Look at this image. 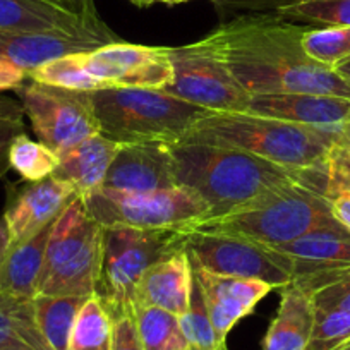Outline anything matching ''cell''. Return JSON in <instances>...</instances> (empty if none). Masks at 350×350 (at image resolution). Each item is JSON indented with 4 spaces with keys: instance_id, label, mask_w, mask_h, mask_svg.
<instances>
[{
    "instance_id": "c3c4849f",
    "label": "cell",
    "mask_w": 350,
    "mask_h": 350,
    "mask_svg": "<svg viewBox=\"0 0 350 350\" xmlns=\"http://www.w3.org/2000/svg\"><path fill=\"white\" fill-rule=\"evenodd\" d=\"M2 105H4V103L0 102V117H2V116H5V113H9V112H5V110H4V107H2Z\"/></svg>"
},
{
    "instance_id": "8d00e7d4",
    "label": "cell",
    "mask_w": 350,
    "mask_h": 350,
    "mask_svg": "<svg viewBox=\"0 0 350 350\" xmlns=\"http://www.w3.org/2000/svg\"><path fill=\"white\" fill-rule=\"evenodd\" d=\"M23 133H25V124L19 116H12L9 112L0 117V177H4L11 168L9 151L16 137Z\"/></svg>"
},
{
    "instance_id": "e575fe53",
    "label": "cell",
    "mask_w": 350,
    "mask_h": 350,
    "mask_svg": "<svg viewBox=\"0 0 350 350\" xmlns=\"http://www.w3.org/2000/svg\"><path fill=\"white\" fill-rule=\"evenodd\" d=\"M215 8L225 14H277L278 11L297 4L299 0H211Z\"/></svg>"
},
{
    "instance_id": "7c38bea8",
    "label": "cell",
    "mask_w": 350,
    "mask_h": 350,
    "mask_svg": "<svg viewBox=\"0 0 350 350\" xmlns=\"http://www.w3.org/2000/svg\"><path fill=\"white\" fill-rule=\"evenodd\" d=\"M90 76L102 90L165 88L172 81L168 46H146L122 40L81 53Z\"/></svg>"
},
{
    "instance_id": "83f0119b",
    "label": "cell",
    "mask_w": 350,
    "mask_h": 350,
    "mask_svg": "<svg viewBox=\"0 0 350 350\" xmlns=\"http://www.w3.org/2000/svg\"><path fill=\"white\" fill-rule=\"evenodd\" d=\"M59 154L40 141H33L23 133L12 143L9 151L11 168H14L26 183H38L46 179L59 167Z\"/></svg>"
},
{
    "instance_id": "ee69618b",
    "label": "cell",
    "mask_w": 350,
    "mask_h": 350,
    "mask_svg": "<svg viewBox=\"0 0 350 350\" xmlns=\"http://www.w3.org/2000/svg\"><path fill=\"white\" fill-rule=\"evenodd\" d=\"M338 144L340 146H350V112L347 116V119L343 120L342 126H340Z\"/></svg>"
},
{
    "instance_id": "9c48e42d",
    "label": "cell",
    "mask_w": 350,
    "mask_h": 350,
    "mask_svg": "<svg viewBox=\"0 0 350 350\" xmlns=\"http://www.w3.org/2000/svg\"><path fill=\"white\" fill-rule=\"evenodd\" d=\"M186 251L196 267L224 277L249 278L285 288L292 284V261L270 245L211 228L186 232Z\"/></svg>"
},
{
    "instance_id": "2e32d148",
    "label": "cell",
    "mask_w": 350,
    "mask_h": 350,
    "mask_svg": "<svg viewBox=\"0 0 350 350\" xmlns=\"http://www.w3.org/2000/svg\"><path fill=\"white\" fill-rule=\"evenodd\" d=\"M177 187L168 143L122 144L103 183V191L150 194Z\"/></svg>"
},
{
    "instance_id": "7dc6e473",
    "label": "cell",
    "mask_w": 350,
    "mask_h": 350,
    "mask_svg": "<svg viewBox=\"0 0 350 350\" xmlns=\"http://www.w3.org/2000/svg\"><path fill=\"white\" fill-rule=\"evenodd\" d=\"M131 2H133L134 5H137V8H144L143 0H131Z\"/></svg>"
},
{
    "instance_id": "f907efd6",
    "label": "cell",
    "mask_w": 350,
    "mask_h": 350,
    "mask_svg": "<svg viewBox=\"0 0 350 350\" xmlns=\"http://www.w3.org/2000/svg\"><path fill=\"white\" fill-rule=\"evenodd\" d=\"M186 350H200V349H196V347H191V345H189Z\"/></svg>"
},
{
    "instance_id": "e0dca14e",
    "label": "cell",
    "mask_w": 350,
    "mask_h": 350,
    "mask_svg": "<svg viewBox=\"0 0 350 350\" xmlns=\"http://www.w3.org/2000/svg\"><path fill=\"white\" fill-rule=\"evenodd\" d=\"M191 267L203 292L218 343L221 349H227V335L230 329L242 318L251 314L252 309L273 291V287L259 280L211 273L193 262Z\"/></svg>"
},
{
    "instance_id": "44dd1931",
    "label": "cell",
    "mask_w": 350,
    "mask_h": 350,
    "mask_svg": "<svg viewBox=\"0 0 350 350\" xmlns=\"http://www.w3.org/2000/svg\"><path fill=\"white\" fill-rule=\"evenodd\" d=\"M107 45L100 38L59 35V33L0 31V59L26 70L36 69L50 60L77 52H90Z\"/></svg>"
},
{
    "instance_id": "52a82bcc",
    "label": "cell",
    "mask_w": 350,
    "mask_h": 350,
    "mask_svg": "<svg viewBox=\"0 0 350 350\" xmlns=\"http://www.w3.org/2000/svg\"><path fill=\"white\" fill-rule=\"evenodd\" d=\"M103 261L96 292L110 318L133 311L143 275L161 259L186 249V232L103 227Z\"/></svg>"
},
{
    "instance_id": "bcb514c9",
    "label": "cell",
    "mask_w": 350,
    "mask_h": 350,
    "mask_svg": "<svg viewBox=\"0 0 350 350\" xmlns=\"http://www.w3.org/2000/svg\"><path fill=\"white\" fill-rule=\"evenodd\" d=\"M184 2H189V0H143L144 8H150V5H153V4L177 5V4H184Z\"/></svg>"
},
{
    "instance_id": "3957f363",
    "label": "cell",
    "mask_w": 350,
    "mask_h": 350,
    "mask_svg": "<svg viewBox=\"0 0 350 350\" xmlns=\"http://www.w3.org/2000/svg\"><path fill=\"white\" fill-rule=\"evenodd\" d=\"M340 127H312L249 112H210L183 141L237 148L295 172L325 167Z\"/></svg>"
},
{
    "instance_id": "d4e9b609",
    "label": "cell",
    "mask_w": 350,
    "mask_h": 350,
    "mask_svg": "<svg viewBox=\"0 0 350 350\" xmlns=\"http://www.w3.org/2000/svg\"><path fill=\"white\" fill-rule=\"evenodd\" d=\"M90 297H84V295H36L33 299L36 325L50 349L69 350L74 323H76L81 308Z\"/></svg>"
},
{
    "instance_id": "7402d4cb",
    "label": "cell",
    "mask_w": 350,
    "mask_h": 350,
    "mask_svg": "<svg viewBox=\"0 0 350 350\" xmlns=\"http://www.w3.org/2000/svg\"><path fill=\"white\" fill-rule=\"evenodd\" d=\"M282 291L280 308L268 328L262 350H306L314 325V306L294 284Z\"/></svg>"
},
{
    "instance_id": "8992f818",
    "label": "cell",
    "mask_w": 350,
    "mask_h": 350,
    "mask_svg": "<svg viewBox=\"0 0 350 350\" xmlns=\"http://www.w3.org/2000/svg\"><path fill=\"white\" fill-rule=\"evenodd\" d=\"M103 232L79 196L53 224L45 251L38 295H84L96 292L103 261Z\"/></svg>"
},
{
    "instance_id": "681fc988",
    "label": "cell",
    "mask_w": 350,
    "mask_h": 350,
    "mask_svg": "<svg viewBox=\"0 0 350 350\" xmlns=\"http://www.w3.org/2000/svg\"><path fill=\"white\" fill-rule=\"evenodd\" d=\"M340 350H350V343H347V345H343Z\"/></svg>"
},
{
    "instance_id": "f1b7e54d",
    "label": "cell",
    "mask_w": 350,
    "mask_h": 350,
    "mask_svg": "<svg viewBox=\"0 0 350 350\" xmlns=\"http://www.w3.org/2000/svg\"><path fill=\"white\" fill-rule=\"evenodd\" d=\"M81 53L83 52L69 53L60 59L50 60V62L29 70L28 77L36 83L66 88V90H74V92H100L102 88L83 66Z\"/></svg>"
},
{
    "instance_id": "60d3db41",
    "label": "cell",
    "mask_w": 350,
    "mask_h": 350,
    "mask_svg": "<svg viewBox=\"0 0 350 350\" xmlns=\"http://www.w3.org/2000/svg\"><path fill=\"white\" fill-rule=\"evenodd\" d=\"M347 187V189H350V172L345 170L343 167H340V165H336L335 161H332L328 158V163H326V189H325V194L326 191L329 189V187Z\"/></svg>"
},
{
    "instance_id": "ba28073f",
    "label": "cell",
    "mask_w": 350,
    "mask_h": 350,
    "mask_svg": "<svg viewBox=\"0 0 350 350\" xmlns=\"http://www.w3.org/2000/svg\"><path fill=\"white\" fill-rule=\"evenodd\" d=\"M81 200L88 215L102 227L189 232L210 215L201 198L179 186L150 194L100 189Z\"/></svg>"
},
{
    "instance_id": "f35d334b",
    "label": "cell",
    "mask_w": 350,
    "mask_h": 350,
    "mask_svg": "<svg viewBox=\"0 0 350 350\" xmlns=\"http://www.w3.org/2000/svg\"><path fill=\"white\" fill-rule=\"evenodd\" d=\"M26 77H28V74L21 67L14 66V64L5 59H0V92L18 90L19 86L25 84Z\"/></svg>"
},
{
    "instance_id": "d6a6232c",
    "label": "cell",
    "mask_w": 350,
    "mask_h": 350,
    "mask_svg": "<svg viewBox=\"0 0 350 350\" xmlns=\"http://www.w3.org/2000/svg\"><path fill=\"white\" fill-rule=\"evenodd\" d=\"M347 343H350L349 312L314 311V325L306 350H340Z\"/></svg>"
},
{
    "instance_id": "9a60e30c",
    "label": "cell",
    "mask_w": 350,
    "mask_h": 350,
    "mask_svg": "<svg viewBox=\"0 0 350 350\" xmlns=\"http://www.w3.org/2000/svg\"><path fill=\"white\" fill-rule=\"evenodd\" d=\"M0 31L59 33L100 38L107 43L119 42L109 26L90 25L66 0H0Z\"/></svg>"
},
{
    "instance_id": "836d02e7",
    "label": "cell",
    "mask_w": 350,
    "mask_h": 350,
    "mask_svg": "<svg viewBox=\"0 0 350 350\" xmlns=\"http://www.w3.org/2000/svg\"><path fill=\"white\" fill-rule=\"evenodd\" d=\"M309 297L314 311H340L350 314V273L326 287L318 288Z\"/></svg>"
},
{
    "instance_id": "7a4b0ae2",
    "label": "cell",
    "mask_w": 350,
    "mask_h": 350,
    "mask_svg": "<svg viewBox=\"0 0 350 350\" xmlns=\"http://www.w3.org/2000/svg\"><path fill=\"white\" fill-rule=\"evenodd\" d=\"M168 150L177 186L208 204V218L234 213L278 187L301 180L304 174L237 148L177 141L168 144Z\"/></svg>"
},
{
    "instance_id": "ab89813d",
    "label": "cell",
    "mask_w": 350,
    "mask_h": 350,
    "mask_svg": "<svg viewBox=\"0 0 350 350\" xmlns=\"http://www.w3.org/2000/svg\"><path fill=\"white\" fill-rule=\"evenodd\" d=\"M67 4L90 25L96 26V28H107V23L100 18V12L96 9L95 0H66Z\"/></svg>"
},
{
    "instance_id": "ffe728a7",
    "label": "cell",
    "mask_w": 350,
    "mask_h": 350,
    "mask_svg": "<svg viewBox=\"0 0 350 350\" xmlns=\"http://www.w3.org/2000/svg\"><path fill=\"white\" fill-rule=\"evenodd\" d=\"M122 144L102 133L93 134L59 154L55 177L76 189L77 196H88L103 187L105 177Z\"/></svg>"
},
{
    "instance_id": "cb8c5ba5",
    "label": "cell",
    "mask_w": 350,
    "mask_h": 350,
    "mask_svg": "<svg viewBox=\"0 0 350 350\" xmlns=\"http://www.w3.org/2000/svg\"><path fill=\"white\" fill-rule=\"evenodd\" d=\"M0 349L52 350L36 325L33 299L0 291Z\"/></svg>"
},
{
    "instance_id": "7bdbcfd3",
    "label": "cell",
    "mask_w": 350,
    "mask_h": 350,
    "mask_svg": "<svg viewBox=\"0 0 350 350\" xmlns=\"http://www.w3.org/2000/svg\"><path fill=\"white\" fill-rule=\"evenodd\" d=\"M11 244H12L11 232H9L8 224H5L4 218H0V265H2V261H4Z\"/></svg>"
},
{
    "instance_id": "4fadbf2b",
    "label": "cell",
    "mask_w": 350,
    "mask_h": 350,
    "mask_svg": "<svg viewBox=\"0 0 350 350\" xmlns=\"http://www.w3.org/2000/svg\"><path fill=\"white\" fill-rule=\"evenodd\" d=\"M273 249L291 258L292 284L308 295L350 273V232L340 224Z\"/></svg>"
},
{
    "instance_id": "f546056e",
    "label": "cell",
    "mask_w": 350,
    "mask_h": 350,
    "mask_svg": "<svg viewBox=\"0 0 350 350\" xmlns=\"http://www.w3.org/2000/svg\"><path fill=\"white\" fill-rule=\"evenodd\" d=\"M277 14L295 25L319 28L350 26V0H299L297 4L282 9Z\"/></svg>"
},
{
    "instance_id": "74e56055",
    "label": "cell",
    "mask_w": 350,
    "mask_h": 350,
    "mask_svg": "<svg viewBox=\"0 0 350 350\" xmlns=\"http://www.w3.org/2000/svg\"><path fill=\"white\" fill-rule=\"evenodd\" d=\"M335 220L350 232V189L347 187H329L325 194Z\"/></svg>"
},
{
    "instance_id": "b9f144b4",
    "label": "cell",
    "mask_w": 350,
    "mask_h": 350,
    "mask_svg": "<svg viewBox=\"0 0 350 350\" xmlns=\"http://www.w3.org/2000/svg\"><path fill=\"white\" fill-rule=\"evenodd\" d=\"M329 160L335 161L336 165H340V167L350 172V146H340V144H336L332 150Z\"/></svg>"
},
{
    "instance_id": "4316f807",
    "label": "cell",
    "mask_w": 350,
    "mask_h": 350,
    "mask_svg": "<svg viewBox=\"0 0 350 350\" xmlns=\"http://www.w3.org/2000/svg\"><path fill=\"white\" fill-rule=\"evenodd\" d=\"M69 350H112V318L96 294L77 314Z\"/></svg>"
},
{
    "instance_id": "816d5d0a",
    "label": "cell",
    "mask_w": 350,
    "mask_h": 350,
    "mask_svg": "<svg viewBox=\"0 0 350 350\" xmlns=\"http://www.w3.org/2000/svg\"><path fill=\"white\" fill-rule=\"evenodd\" d=\"M0 350H16V349H0Z\"/></svg>"
},
{
    "instance_id": "1f68e13d",
    "label": "cell",
    "mask_w": 350,
    "mask_h": 350,
    "mask_svg": "<svg viewBox=\"0 0 350 350\" xmlns=\"http://www.w3.org/2000/svg\"><path fill=\"white\" fill-rule=\"evenodd\" d=\"M180 328L184 336L191 347H196L200 350H227L221 349L215 335L213 325H211L210 312H208L206 302H204L203 292L196 277L193 282V291H191V304L186 314L179 318Z\"/></svg>"
},
{
    "instance_id": "603a6c76",
    "label": "cell",
    "mask_w": 350,
    "mask_h": 350,
    "mask_svg": "<svg viewBox=\"0 0 350 350\" xmlns=\"http://www.w3.org/2000/svg\"><path fill=\"white\" fill-rule=\"evenodd\" d=\"M53 224L21 244H11L0 265V291L26 299H35L38 295L46 244L53 230Z\"/></svg>"
},
{
    "instance_id": "f6af8a7d",
    "label": "cell",
    "mask_w": 350,
    "mask_h": 350,
    "mask_svg": "<svg viewBox=\"0 0 350 350\" xmlns=\"http://www.w3.org/2000/svg\"><path fill=\"white\" fill-rule=\"evenodd\" d=\"M335 70L350 84V57L347 60H343L342 64H338V66L335 67Z\"/></svg>"
},
{
    "instance_id": "d590c367",
    "label": "cell",
    "mask_w": 350,
    "mask_h": 350,
    "mask_svg": "<svg viewBox=\"0 0 350 350\" xmlns=\"http://www.w3.org/2000/svg\"><path fill=\"white\" fill-rule=\"evenodd\" d=\"M112 350H144L133 311L112 318Z\"/></svg>"
},
{
    "instance_id": "5b68a950",
    "label": "cell",
    "mask_w": 350,
    "mask_h": 350,
    "mask_svg": "<svg viewBox=\"0 0 350 350\" xmlns=\"http://www.w3.org/2000/svg\"><path fill=\"white\" fill-rule=\"evenodd\" d=\"M336 224L328 198L309 187L302 174L301 180L278 187L234 213L203 220L194 228L228 232L277 247Z\"/></svg>"
},
{
    "instance_id": "6da1fadb",
    "label": "cell",
    "mask_w": 350,
    "mask_h": 350,
    "mask_svg": "<svg viewBox=\"0 0 350 350\" xmlns=\"http://www.w3.org/2000/svg\"><path fill=\"white\" fill-rule=\"evenodd\" d=\"M306 29L278 14H242L206 40L249 95L316 93L350 100V84L304 52Z\"/></svg>"
},
{
    "instance_id": "4dcf8cb0",
    "label": "cell",
    "mask_w": 350,
    "mask_h": 350,
    "mask_svg": "<svg viewBox=\"0 0 350 350\" xmlns=\"http://www.w3.org/2000/svg\"><path fill=\"white\" fill-rule=\"evenodd\" d=\"M302 49L309 59L335 69L350 57V26L308 28L302 35Z\"/></svg>"
},
{
    "instance_id": "5bb4252c",
    "label": "cell",
    "mask_w": 350,
    "mask_h": 350,
    "mask_svg": "<svg viewBox=\"0 0 350 350\" xmlns=\"http://www.w3.org/2000/svg\"><path fill=\"white\" fill-rule=\"evenodd\" d=\"M76 196V189L55 175L38 183L11 186L2 218L11 232L12 244H21L53 224Z\"/></svg>"
},
{
    "instance_id": "277c9868",
    "label": "cell",
    "mask_w": 350,
    "mask_h": 350,
    "mask_svg": "<svg viewBox=\"0 0 350 350\" xmlns=\"http://www.w3.org/2000/svg\"><path fill=\"white\" fill-rule=\"evenodd\" d=\"M92 102L100 133L120 144L177 143L210 113L161 88H109L93 92Z\"/></svg>"
},
{
    "instance_id": "d6986e66",
    "label": "cell",
    "mask_w": 350,
    "mask_h": 350,
    "mask_svg": "<svg viewBox=\"0 0 350 350\" xmlns=\"http://www.w3.org/2000/svg\"><path fill=\"white\" fill-rule=\"evenodd\" d=\"M194 273L186 249L161 259L143 275L133 306H153L175 316L186 314L191 304Z\"/></svg>"
},
{
    "instance_id": "ac0fdd59",
    "label": "cell",
    "mask_w": 350,
    "mask_h": 350,
    "mask_svg": "<svg viewBox=\"0 0 350 350\" xmlns=\"http://www.w3.org/2000/svg\"><path fill=\"white\" fill-rule=\"evenodd\" d=\"M247 112L302 126L336 129L349 116L350 100L316 93H265L251 95Z\"/></svg>"
},
{
    "instance_id": "30bf717a",
    "label": "cell",
    "mask_w": 350,
    "mask_h": 350,
    "mask_svg": "<svg viewBox=\"0 0 350 350\" xmlns=\"http://www.w3.org/2000/svg\"><path fill=\"white\" fill-rule=\"evenodd\" d=\"M172 81L163 92L210 112H247L251 95L204 36L191 45L168 46Z\"/></svg>"
},
{
    "instance_id": "8fae6325",
    "label": "cell",
    "mask_w": 350,
    "mask_h": 350,
    "mask_svg": "<svg viewBox=\"0 0 350 350\" xmlns=\"http://www.w3.org/2000/svg\"><path fill=\"white\" fill-rule=\"evenodd\" d=\"M18 92L33 133L57 154L100 133L90 92H74L36 81L23 84Z\"/></svg>"
},
{
    "instance_id": "484cf974",
    "label": "cell",
    "mask_w": 350,
    "mask_h": 350,
    "mask_svg": "<svg viewBox=\"0 0 350 350\" xmlns=\"http://www.w3.org/2000/svg\"><path fill=\"white\" fill-rule=\"evenodd\" d=\"M134 323L144 350H186L189 347L179 316L153 306H133Z\"/></svg>"
}]
</instances>
